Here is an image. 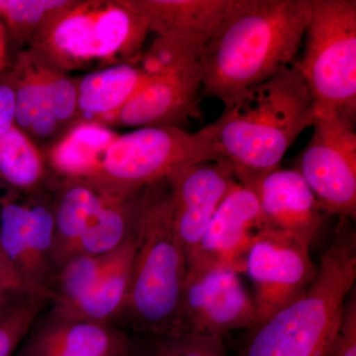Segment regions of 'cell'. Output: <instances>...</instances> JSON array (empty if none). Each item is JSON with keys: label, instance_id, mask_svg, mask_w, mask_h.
<instances>
[{"label": "cell", "instance_id": "6da1fadb", "mask_svg": "<svg viewBox=\"0 0 356 356\" xmlns=\"http://www.w3.org/2000/svg\"><path fill=\"white\" fill-rule=\"evenodd\" d=\"M309 0H231L204 47L202 97L226 104L296 62Z\"/></svg>", "mask_w": 356, "mask_h": 356}, {"label": "cell", "instance_id": "7a4b0ae2", "mask_svg": "<svg viewBox=\"0 0 356 356\" xmlns=\"http://www.w3.org/2000/svg\"><path fill=\"white\" fill-rule=\"evenodd\" d=\"M224 106L221 116L206 128L216 161L231 165L245 186L280 166L316 118L315 103L297 60Z\"/></svg>", "mask_w": 356, "mask_h": 356}, {"label": "cell", "instance_id": "3957f363", "mask_svg": "<svg viewBox=\"0 0 356 356\" xmlns=\"http://www.w3.org/2000/svg\"><path fill=\"white\" fill-rule=\"evenodd\" d=\"M135 241L130 290L118 323L147 337L172 336L177 331L187 259L173 224L168 178L143 189Z\"/></svg>", "mask_w": 356, "mask_h": 356}, {"label": "cell", "instance_id": "277c9868", "mask_svg": "<svg viewBox=\"0 0 356 356\" xmlns=\"http://www.w3.org/2000/svg\"><path fill=\"white\" fill-rule=\"evenodd\" d=\"M355 280V229L351 220L339 218L310 286L248 331L240 356H325Z\"/></svg>", "mask_w": 356, "mask_h": 356}, {"label": "cell", "instance_id": "5b68a950", "mask_svg": "<svg viewBox=\"0 0 356 356\" xmlns=\"http://www.w3.org/2000/svg\"><path fill=\"white\" fill-rule=\"evenodd\" d=\"M216 161L207 128L144 127L115 138L86 180L100 193L129 196L201 161Z\"/></svg>", "mask_w": 356, "mask_h": 356}, {"label": "cell", "instance_id": "8992f818", "mask_svg": "<svg viewBox=\"0 0 356 356\" xmlns=\"http://www.w3.org/2000/svg\"><path fill=\"white\" fill-rule=\"evenodd\" d=\"M306 47L298 62L316 112L355 122L356 1L309 0Z\"/></svg>", "mask_w": 356, "mask_h": 356}, {"label": "cell", "instance_id": "52a82bcc", "mask_svg": "<svg viewBox=\"0 0 356 356\" xmlns=\"http://www.w3.org/2000/svg\"><path fill=\"white\" fill-rule=\"evenodd\" d=\"M58 13L42 44L55 62L72 67L136 55L149 31L137 1L81 4Z\"/></svg>", "mask_w": 356, "mask_h": 356}, {"label": "cell", "instance_id": "ba28073f", "mask_svg": "<svg viewBox=\"0 0 356 356\" xmlns=\"http://www.w3.org/2000/svg\"><path fill=\"white\" fill-rule=\"evenodd\" d=\"M313 134L296 168L317 201L318 209L339 218L356 217L355 122L316 112Z\"/></svg>", "mask_w": 356, "mask_h": 356}, {"label": "cell", "instance_id": "9c48e42d", "mask_svg": "<svg viewBox=\"0 0 356 356\" xmlns=\"http://www.w3.org/2000/svg\"><path fill=\"white\" fill-rule=\"evenodd\" d=\"M317 270L309 245L261 228L248 250L245 271L254 289L257 325L299 298L315 280Z\"/></svg>", "mask_w": 356, "mask_h": 356}, {"label": "cell", "instance_id": "30bf717a", "mask_svg": "<svg viewBox=\"0 0 356 356\" xmlns=\"http://www.w3.org/2000/svg\"><path fill=\"white\" fill-rule=\"evenodd\" d=\"M254 298L235 271H187L177 334L224 339L229 332L254 329Z\"/></svg>", "mask_w": 356, "mask_h": 356}, {"label": "cell", "instance_id": "8fae6325", "mask_svg": "<svg viewBox=\"0 0 356 356\" xmlns=\"http://www.w3.org/2000/svg\"><path fill=\"white\" fill-rule=\"evenodd\" d=\"M261 228L254 192L238 181L218 208L197 248L187 257V271L245 273L248 250Z\"/></svg>", "mask_w": 356, "mask_h": 356}, {"label": "cell", "instance_id": "7c38bea8", "mask_svg": "<svg viewBox=\"0 0 356 356\" xmlns=\"http://www.w3.org/2000/svg\"><path fill=\"white\" fill-rule=\"evenodd\" d=\"M175 229L187 257L197 248L211 220L236 184L232 166L207 161L182 168L168 177Z\"/></svg>", "mask_w": 356, "mask_h": 356}, {"label": "cell", "instance_id": "4fadbf2b", "mask_svg": "<svg viewBox=\"0 0 356 356\" xmlns=\"http://www.w3.org/2000/svg\"><path fill=\"white\" fill-rule=\"evenodd\" d=\"M201 64L172 74L147 77L146 81L112 117L126 127H178L201 118Z\"/></svg>", "mask_w": 356, "mask_h": 356}, {"label": "cell", "instance_id": "5bb4252c", "mask_svg": "<svg viewBox=\"0 0 356 356\" xmlns=\"http://www.w3.org/2000/svg\"><path fill=\"white\" fill-rule=\"evenodd\" d=\"M259 200L262 228L310 245L322 226L323 213L298 170L280 166L248 185Z\"/></svg>", "mask_w": 356, "mask_h": 356}, {"label": "cell", "instance_id": "9a60e30c", "mask_svg": "<svg viewBox=\"0 0 356 356\" xmlns=\"http://www.w3.org/2000/svg\"><path fill=\"white\" fill-rule=\"evenodd\" d=\"M16 356H126L134 339L117 325L67 320L49 313L33 325Z\"/></svg>", "mask_w": 356, "mask_h": 356}, {"label": "cell", "instance_id": "2e32d148", "mask_svg": "<svg viewBox=\"0 0 356 356\" xmlns=\"http://www.w3.org/2000/svg\"><path fill=\"white\" fill-rule=\"evenodd\" d=\"M135 248L134 232L120 247L107 254L102 273L86 296L74 305L51 309L49 313L67 320L117 325L128 299Z\"/></svg>", "mask_w": 356, "mask_h": 356}, {"label": "cell", "instance_id": "e0dca14e", "mask_svg": "<svg viewBox=\"0 0 356 356\" xmlns=\"http://www.w3.org/2000/svg\"><path fill=\"white\" fill-rule=\"evenodd\" d=\"M149 30L159 36L186 40L205 47L217 29L231 0L137 1Z\"/></svg>", "mask_w": 356, "mask_h": 356}, {"label": "cell", "instance_id": "ac0fdd59", "mask_svg": "<svg viewBox=\"0 0 356 356\" xmlns=\"http://www.w3.org/2000/svg\"><path fill=\"white\" fill-rule=\"evenodd\" d=\"M107 195L86 181H72L53 209L55 240L53 259L56 270L77 255L79 240L96 213L104 205Z\"/></svg>", "mask_w": 356, "mask_h": 356}, {"label": "cell", "instance_id": "d6986e66", "mask_svg": "<svg viewBox=\"0 0 356 356\" xmlns=\"http://www.w3.org/2000/svg\"><path fill=\"white\" fill-rule=\"evenodd\" d=\"M140 67L120 64L89 74L77 86V108L112 119L146 81Z\"/></svg>", "mask_w": 356, "mask_h": 356}, {"label": "cell", "instance_id": "ffe728a7", "mask_svg": "<svg viewBox=\"0 0 356 356\" xmlns=\"http://www.w3.org/2000/svg\"><path fill=\"white\" fill-rule=\"evenodd\" d=\"M142 191L122 197L107 195L83 232L77 255L110 254L126 242L135 232Z\"/></svg>", "mask_w": 356, "mask_h": 356}, {"label": "cell", "instance_id": "44dd1931", "mask_svg": "<svg viewBox=\"0 0 356 356\" xmlns=\"http://www.w3.org/2000/svg\"><path fill=\"white\" fill-rule=\"evenodd\" d=\"M115 138V134L102 126L81 124L55 147L51 156L54 165L70 177L88 179Z\"/></svg>", "mask_w": 356, "mask_h": 356}, {"label": "cell", "instance_id": "7402d4cb", "mask_svg": "<svg viewBox=\"0 0 356 356\" xmlns=\"http://www.w3.org/2000/svg\"><path fill=\"white\" fill-rule=\"evenodd\" d=\"M0 245L27 291L46 294L33 261L28 206L3 201L0 210Z\"/></svg>", "mask_w": 356, "mask_h": 356}, {"label": "cell", "instance_id": "603a6c76", "mask_svg": "<svg viewBox=\"0 0 356 356\" xmlns=\"http://www.w3.org/2000/svg\"><path fill=\"white\" fill-rule=\"evenodd\" d=\"M107 254L77 255L58 267L46 289L51 310L74 305L86 296L102 273Z\"/></svg>", "mask_w": 356, "mask_h": 356}, {"label": "cell", "instance_id": "cb8c5ba5", "mask_svg": "<svg viewBox=\"0 0 356 356\" xmlns=\"http://www.w3.org/2000/svg\"><path fill=\"white\" fill-rule=\"evenodd\" d=\"M43 177L41 159L31 140L13 126L0 136V178L15 188L29 191Z\"/></svg>", "mask_w": 356, "mask_h": 356}, {"label": "cell", "instance_id": "d4e9b609", "mask_svg": "<svg viewBox=\"0 0 356 356\" xmlns=\"http://www.w3.org/2000/svg\"><path fill=\"white\" fill-rule=\"evenodd\" d=\"M50 304L44 293L25 295L0 314V356H13Z\"/></svg>", "mask_w": 356, "mask_h": 356}, {"label": "cell", "instance_id": "484cf974", "mask_svg": "<svg viewBox=\"0 0 356 356\" xmlns=\"http://www.w3.org/2000/svg\"><path fill=\"white\" fill-rule=\"evenodd\" d=\"M147 339L156 356H229L220 337L175 334Z\"/></svg>", "mask_w": 356, "mask_h": 356}, {"label": "cell", "instance_id": "4316f807", "mask_svg": "<svg viewBox=\"0 0 356 356\" xmlns=\"http://www.w3.org/2000/svg\"><path fill=\"white\" fill-rule=\"evenodd\" d=\"M67 6V1L57 0H0L2 18L17 36L39 24L47 15L58 13Z\"/></svg>", "mask_w": 356, "mask_h": 356}, {"label": "cell", "instance_id": "83f0119b", "mask_svg": "<svg viewBox=\"0 0 356 356\" xmlns=\"http://www.w3.org/2000/svg\"><path fill=\"white\" fill-rule=\"evenodd\" d=\"M46 72L28 70L23 76L11 79L15 91V122L23 130H30L41 102Z\"/></svg>", "mask_w": 356, "mask_h": 356}, {"label": "cell", "instance_id": "f1b7e54d", "mask_svg": "<svg viewBox=\"0 0 356 356\" xmlns=\"http://www.w3.org/2000/svg\"><path fill=\"white\" fill-rule=\"evenodd\" d=\"M325 356H356V292L348 295L336 334Z\"/></svg>", "mask_w": 356, "mask_h": 356}, {"label": "cell", "instance_id": "f546056e", "mask_svg": "<svg viewBox=\"0 0 356 356\" xmlns=\"http://www.w3.org/2000/svg\"><path fill=\"white\" fill-rule=\"evenodd\" d=\"M47 88L51 110L58 122L70 119L77 107L76 86L67 77L47 74Z\"/></svg>", "mask_w": 356, "mask_h": 356}, {"label": "cell", "instance_id": "4dcf8cb0", "mask_svg": "<svg viewBox=\"0 0 356 356\" xmlns=\"http://www.w3.org/2000/svg\"><path fill=\"white\" fill-rule=\"evenodd\" d=\"M15 91L11 81L0 83V136L4 135L15 123Z\"/></svg>", "mask_w": 356, "mask_h": 356}, {"label": "cell", "instance_id": "1f68e13d", "mask_svg": "<svg viewBox=\"0 0 356 356\" xmlns=\"http://www.w3.org/2000/svg\"><path fill=\"white\" fill-rule=\"evenodd\" d=\"M0 291L19 295L30 294L13 264L9 261L1 245H0Z\"/></svg>", "mask_w": 356, "mask_h": 356}, {"label": "cell", "instance_id": "d6a6232c", "mask_svg": "<svg viewBox=\"0 0 356 356\" xmlns=\"http://www.w3.org/2000/svg\"><path fill=\"white\" fill-rule=\"evenodd\" d=\"M7 65V38L3 18L0 10V74Z\"/></svg>", "mask_w": 356, "mask_h": 356}, {"label": "cell", "instance_id": "836d02e7", "mask_svg": "<svg viewBox=\"0 0 356 356\" xmlns=\"http://www.w3.org/2000/svg\"><path fill=\"white\" fill-rule=\"evenodd\" d=\"M126 356H156L149 341L147 343H139L134 339L132 348Z\"/></svg>", "mask_w": 356, "mask_h": 356}, {"label": "cell", "instance_id": "e575fe53", "mask_svg": "<svg viewBox=\"0 0 356 356\" xmlns=\"http://www.w3.org/2000/svg\"><path fill=\"white\" fill-rule=\"evenodd\" d=\"M29 295V294H26ZM25 295L14 294V293L0 291V314L3 313L9 307Z\"/></svg>", "mask_w": 356, "mask_h": 356}]
</instances>
